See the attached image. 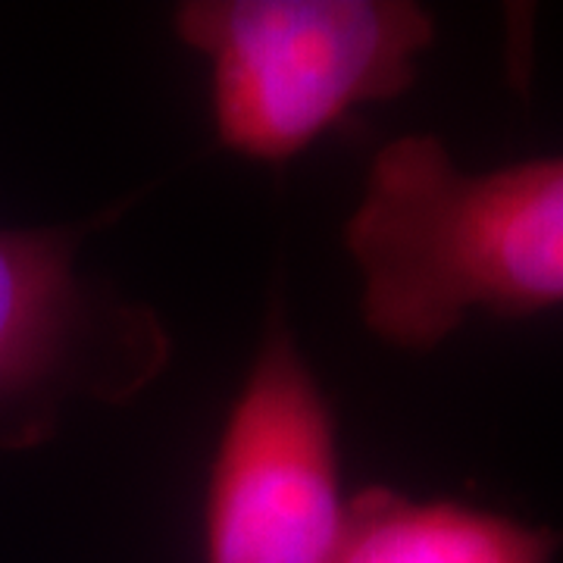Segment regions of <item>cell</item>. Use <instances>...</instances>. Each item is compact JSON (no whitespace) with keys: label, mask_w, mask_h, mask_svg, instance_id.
Returning <instances> with one entry per match:
<instances>
[{"label":"cell","mask_w":563,"mask_h":563,"mask_svg":"<svg viewBox=\"0 0 563 563\" xmlns=\"http://www.w3.org/2000/svg\"><path fill=\"white\" fill-rule=\"evenodd\" d=\"M85 232L0 229V451L47 442L73 401H132L169 363L157 310L81 276Z\"/></svg>","instance_id":"obj_3"},{"label":"cell","mask_w":563,"mask_h":563,"mask_svg":"<svg viewBox=\"0 0 563 563\" xmlns=\"http://www.w3.org/2000/svg\"><path fill=\"white\" fill-rule=\"evenodd\" d=\"M176 32L210 66L222 147L282 166L363 103L404 95L435 22L410 0H191Z\"/></svg>","instance_id":"obj_2"},{"label":"cell","mask_w":563,"mask_h":563,"mask_svg":"<svg viewBox=\"0 0 563 563\" xmlns=\"http://www.w3.org/2000/svg\"><path fill=\"white\" fill-rule=\"evenodd\" d=\"M361 317L385 344L432 351L473 313L563 303V154L466 173L432 135L388 141L344 225Z\"/></svg>","instance_id":"obj_1"},{"label":"cell","mask_w":563,"mask_h":563,"mask_svg":"<svg viewBox=\"0 0 563 563\" xmlns=\"http://www.w3.org/2000/svg\"><path fill=\"white\" fill-rule=\"evenodd\" d=\"M561 551V529L369 485L344 501L335 563H554Z\"/></svg>","instance_id":"obj_5"},{"label":"cell","mask_w":563,"mask_h":563,"mask_svg":"<svg viewBox=\"0 0 563 563\" xmlns=\"http://www.w3.org/2000/svg\"><path fill=\"white\" fill-rule=\"evenodd\" d=\"M335 413L282 310L225 413L203 492V563H335Z\"/></svg>","instance_id":"obj_4"}]
</instances>
